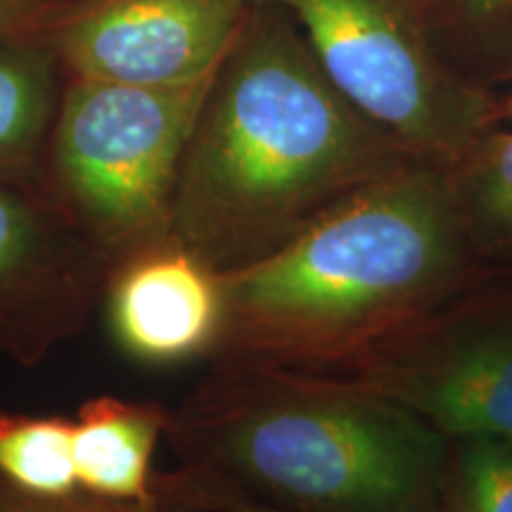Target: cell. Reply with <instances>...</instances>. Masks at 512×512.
Returning a JSON list of instances; mask_svg holds the SVG:
<instances>
[{"instance_id": "obj_1", "label": "cell", "mask_w": 512, "mask_h": 512, "mask_svg": "<svg viewBox=\"0 0 512 512\" xmlns=\"http://www.w3.org/2000/svg\"><path fill=\"white\" fill-rule=\"evenodd\" d=\"M491 273L467 240L446 169L406 159L278 252L219 273L207 358L337 373Z\"/></svg>"}, {"instance_id": "obj_2", "label": "cell", "mask_w": 512, "mask_h": 512, "mask_svg": "<svg viewBox=\"0 0 512 512\" xmlns=\"http://www.w3.org/2000/svg\"><path fill=\"white\" fill-rule=\"evenodd\" d=\"M406 159L339 95L290 22L249 12L185 147L169 235L211 271H235Z\"/></svg>"}, {"instance_id": "obj_3", "label": "cell", "mask_w": 512, "mask_h": 512, "mask_svg": "<svg viewBox=\"0 0 512 512\" xmlns=\"http://www.w3.org/2000/svg\"><path fill=\"white\" fill-rule=\"evenodd\" d=\"M181 467L285 512H439L451 441L332 373L211 361L169 408Z\"/></svg>"}, {"instance_id": "obj_4", "label": "cell", "mask_w": 512, "mask_h": 512, "mask_svg": "<svg viewBox=\"0 0 512 512\" xmlns=\"http://www.w3.org/2000/svg\"><path fill=\"white\" fill-rule=\"evenodd\" d=\"M214 74L183 86L72 79L62 93L48 192L112 264L169 235L178 171Z\"/></svg>"}, {"instance_id": "obj_5", "label": "cell", "mask_w": 512, "mask_h": 512, "mask_svg": "<svg viewBox=\"0 0 512 512\" xmlns=\"http://www.w3.org/2000/svg\"><path fill=\"white\" fill-rule=\"evenodd\" d=\"M283 8L339 95L411 159L451 169L494 105L441 67L415 0H256Z\"/></svg>"}, {"instance_id": "obj_6", "label": "cell", "mask_w": 512, "mask_h": 512, "mask_svg": "<svg viewBox=\"0 0 512 512\" xmlns=\"http://www.w3.org/2000/svg\"><path fill=\"white\" fill-rule=\"evenodd\" d=\"M448 441H512V271L486 275L337 370Z\"/></svg>"}, {"instance_id": "obj_7", "label": "cell", "mask_w": 512, "mask_h": 512, "mask_svg": "<svg viewBox=\"0 0 512 512\" xmlns=\"http://www.w3.org/2000/svg\"><path fill=\"white\" fill-rule=\"evenodd\" d=\"M112 259L34 181H0V358L36 368L86 330Z\"/></svg>"}, {"instance_id": "obj_8", "label": "cell", "mask_w": 512, "mask_h": 512, "mask_svg": "<svg viewBox=\"0 0 512 512\" xmlns=\"http://www.w3.org/2000/svg\"><path fill=\"white\" fill-rule=\"evenodd\" d=\"M256 0H86L57 24L74 79L183 86L221 67Z\"/></svg>"}, {"instance_id": "obj_9", "label": "cell", "mask_w": 512, "mask_h": 512, "mask_svg": "<svg viewBox=\"0 0 512 512\" xmlns=\"http://www.w3.org/2000/svg\"><path fill=\"white\" fill-rule=\"evenodd\" d=\"M102 302L119 347L145 363L209 356L219 332V273L171 235L114 261Z\"/></svg>"}, {"instance_id": "obj_10", "label": "cell", "mask_w": 512, "mask_h": 512, "mask_svg": "<svg viewBox=\"0 0 512 512\" xmlns=\"http://www.w3.org/2000/svg\"><path fill=\"white\" fill-rule=\"evenodd\" d=\"M169 408L157 401L95 396L74 418L79 489L131 503H157L152 456L164 439Z\"/></svg>"}, {"instance_id": "obj_11", "label": "cell", "mask_w": 512, "mask_h": 512, "mask_svg": "<svg viewBox=\"0 0 512 512\" xmlns=\"http://www.w3.org/2000/svg\"><path fill=\"white\" fill-rule=\"evenodd\" d=\"M57 105L53 55L0 43V181H34Z\"/></svg>"}, {"instance_id": "obj_12", "label": "cell", "mask_w": 512, "mask_h": 512, "mask_svg": "<svg viewBox=\"0 0 512 512\" xmlns=\"http://www.w3.org/2000/svg\"><path fill=\"white\" fill-rule=\"evenodd\" d=\"M446 174L475 254L491 271H512V131H486Z\"/></svg>"}, {"instance_id": "obj_13", "label": "cell", "mask_w": 512, "mask_h": 512, "mask_svg": "<svg viewBox=\"0 0 512 512\" xmlns=\"http://www.w3.org/2000/svg\"><path fill=\"white\" fill-rule=\"evenodd\" d=\"M0 477L31 494L79 489L74 418L0 411Z\"/></svg>"}, {"instance_id": "obj_14", "label": "cell", "mask_w": 512, "mask_h": 512, "mask_svg": "<svg viewBox=\"0 0 512 512\" xmlns=\"http://www.w3.org/2000/svg\"><path fill=\"white\" fill-rule=\"evenodd\" d=\"M439 512H512V441H451Z\"/></svg>"}, {"instance_id": "obj_15", "label": "cell", "mask_w": 512, "mask_h": 512, "mask_svg": "<svg viewBox=\"0 0 512 512\" xmlns=\"http://www.w3.org/2000/svg\"><path fill=\"white\" fill-rule=\"evenodd\" d=\"M152 494L169 512H285L181 465L171 472H155Z\"/></svg>"}, {"instance_id": "obj_16", "label": "cell", "mask_w": 512, "mask_h": 512, "mask_svg": "<svg viewBox=\"0 0 512 512\" xmlns=\"http://www.w3.org/2000/svg\"><path fill=\"white\" fill-rule=\"evenodd\" d=\"M0 512H169L159 503H131L74 489L69 494H31L0 477Z\"/></svg>"}, {"instance_id": "obj_17", "label": "cell", "mask_w": 512, "mask_h": 512, "mask_svg": "<svg viewBox=\"0 0 512 512\" xmlns=\"http://www.w3.org/2000/svg\"><path fill=\"white\" fill-rule=\"evenodd\" d=\"M46 0H0V43L29 34L46 19Z\"/></svg>"}, {"instance_id": "obj_18", "label": "cell", "mask_w": 512, "mask_h": 512, "mask_svg": "<svg viewBox=\"0 0 512 512\" xmlns=\"http://www.w3.org/2000/svg\"><path fill=\"white\" fill-rule=\"evenodd\" d=\"M463 8L467 17L484 22V19H494L512 8V0H463Z\"/></svg>"}, {"instance_id": "obj_19", "label": "cell", "mask_w": 512, "mask_h": 512, "mask_svg": "<svg viewBox=\"0 0 512 512\" xmlns=\"http://www.w3.org/2000/svg\"><path fill=\"white\" fill-rule=\"evenodd\" d=\"M510 110H512V105H510Z\"/></svg>"}]
</instances>
